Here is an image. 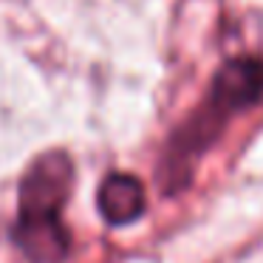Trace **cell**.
<instances>
[{
  "label": "cell",
  "instance_id": "obj_3",
  "mask_svg": "<svg viewBox=\"0 0 263 263\" xmlns=\"http://www.w3.org/2000/svg\"><path fill=\"white\" fill-rule=\"evenodd\" d=\"M14 243L31 263H60L71 249V240L60 218H20Z\"/></svg>",
  "mask_w": 263,
  "mask_h": 263
},
{
  "label": "cell",
  "instance_id": "obj_1",
  "mask_svg": "<svg viewBox=\"0 0 263 263\" xmlns=\"http://www.w3.org/2000/svg\"><path fill=\"white\" fill-rule=\"evenodd\" d=\"M74 187V164L68 153L51 150L31 161L20 181V218H60Z\"/></svg>",
  "mask_w": 263,
  "mask_h": 263
},
{
  "label": "cell",
  "instance_id": "obj_2",
  "mask_svg": "<svg viewBox=\"0 0 263 263\" xmlns=\"http://www.w3.org/2000/svg\"><path fill=\"white\" fill-rule=\"evenodd\" d=\"M263 99V60L257 57H238L221 65L210 88L206 105L218 114L229 116L243 108H252Z\"/></svg>",
  "mask_w": 263,
  "mask_h": 263
},
{
  "label": "cell",
  "instance_id": "obj_4",
  "mask_svg": "<svg viewBox=\"0 0 263 263\" xmlns=\"http://www.w3.org/2000/svg\"><path fill=\"white\" fill-rule=\"evenodd\" d=\"M97 204L102 218L110 223V227H125V223H133L147 206V198H144V187L136 176L130 173H110L102 181L97 195Z\"/></svg>",
  "mask_w": 263,
  "mask_h": 263
}]
</instances>
